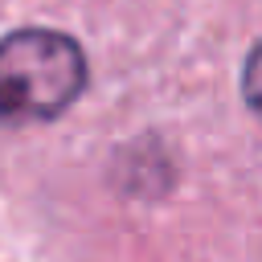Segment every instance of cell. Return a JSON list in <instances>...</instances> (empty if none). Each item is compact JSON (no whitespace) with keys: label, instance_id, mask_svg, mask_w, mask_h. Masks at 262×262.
<instances>
[{"label":"cell","instance_id":"obj_1","mask_svg":"<svg viewBox=\"0 0 262 262\" xmlns=\"http://www.w3.org/2000/svg\"><path fill=\"white\" fill-rule=\"evenodd\" d=\"M86 90V53L57 29L0 37V127L49 123Z\"/></svg>","mask_w":262,"mask_h":262}]
</instances>
